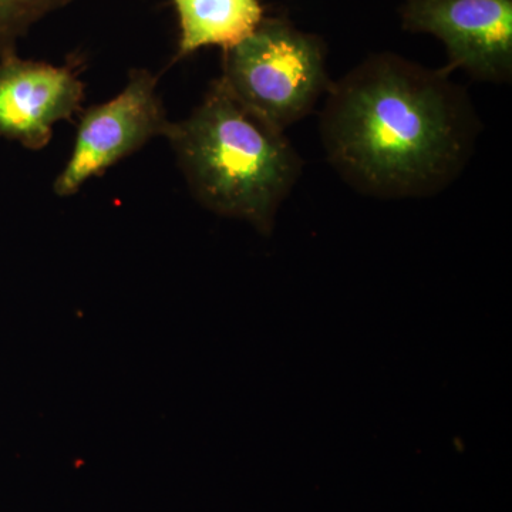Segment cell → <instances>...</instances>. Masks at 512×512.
<instances>
[{
    "mask_svg": "<svg viewBox=\"0 0 512 512\" xmlns=\"http://www.w3.org/2000/svg\"><path fill=\"white\" fill-rule=\"evenodd\" d=\"M220 79L284 131L309 116L332 86L323 40L284 18H264L247 39L224 50Z\"/></svg>",
    "mask_w": 512,
    "mask_h": 512,
    "instance_id": "cell-3",
    "label": "cell"
},
{
    "mask_svg": "<svg viewBox=\"0 0 512 512\" xmlns=\"http://www.w3.org/2000/svg\"><path fill=\"white\" fill-rule=\"evenodd\" d=\"M450 74L377 53L332 83L320 137L346 184L372 197L420 198L457 180L480 121Z\"/></svg>",
    "mask_w": 512,
    "mask_h": 512,
    "instance_id": "cell-1",
    "label": "cell"
},
{
    "mask_svg": "<svg viewBox=\"0 0 512 512\" xmlns=\"http://www.w3.org/2000/svg\"><path fill=\"white\" fill-rule=\"evenodd\" d=\"M73 0H0V57L16 53V43L28 30Z\"/></svg>",
    "mask_w": 512,
    "mask_h": 512,
    "instance_id": "cell-8",
    "label": "cell"
},
{
    "mask_svg": "<svg viewBox=\"0 0 512 512\" xmlns=\"http://www.w3.org/2000/svg\"><path fill=\"white\" fill-rule=\"evenodd\" d=\"M170 121L157 94V77L131 70L126 89L106 103L84 110L72 156L55 181L59 197L76 194L84 183L165 136Z\"/></svg>",
    "mask_w": 512,
    "mask_h": 512,
    "instance_id": "cell-4",
    "label": "cell"
},
{
    "mask_svg": "<svg viewBox=\"0 0 512 512\" xmlns=\"http://www.w3.org/2000/svg\"><path fill=\"white\" fill-rule=\"evenodd\" d=\"M84 84L72 63L53 66L0 57V138L42 150L59 121H73L82 111Z\"/></svg>",
    "mask_w": 512,
    "mask_h": 512,
    "instance_id": "cell-6",
    "label": "cell"
},
{
    "mask_svg": "<svg viewBox=\"0 0 512 512\" xmlns=\"http://www.w3.org/2000/svg\"><path fill=\"white\" fill-rule=\"evenodd\" d=\"M180 20L177 59L217 46L231 49L265 18L259 0H173Z\"/></svg>",
    "mask_w": 512,
    "mask_h": 512,
    "instance_id": "cell-7",
    "label": "cell"
},
{
    "mask_svg": "<svg viewBox=\"0 0 512 512\" xmlns=\"http://www.w3.org/2000/svg\"><path fill=\"white\" fill-rule=\"evenodd\" d=\"M165 137L202 207L271 235L303 167L284 130L218 79L188 119L170 123Z\"/></svg>",
    "mask_w": 512,
    "mask_h": 512,
    "instance_id": "cell-2",
    "label": "cell"
},
{
    "mask_svg": "<svg viewBox=\"0 0 512 512\" xmlns=\"http://www.w3.org/2000/svg\"><path fill=\"white\" fill-rule=\"evenodd\" d=\"M400 13L404 30L443 42L451 73L511 82L512 0H406Z\"/></svg>",
    "mask_w": 512,
    "mask_h": 512,
    "instance_id": "cell-5",
    "label": "cell"
}]
</instances>
